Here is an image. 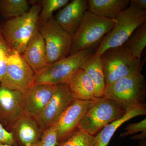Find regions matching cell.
<instances>
[{"mask_svg": "<svg viewBox=\"0 0 146 146\" xmlns=\"http://www.w3.org/2000/svg\"><path fill=\"white\" fill-rule=\"evenodd\" d=\"M146 94L145 79L139 73L106 85L103 97L126 112L146 104Z\"/></svg>", "mask_w": 146, "mask_h": 146, "instance_id": "6da1fadb", "label": "cell"}, {"mask_svg": "<svg viewBox=\"0 0 146 146\" xmlns=\"http://www.w3.org/2000/svg\"><path fill=\"white\" fill-rule=\"evenodd\" d=\"M111 30L103 38L95 52L101 55L106 50L124 44L138 27L146 23V9L130 1L127 8L118 13Z\"/></svg>", "mask_w": 146, "mask_h": 146, "instance_id": "7a4b0ae2", "label": "cell"}, {"mask_svg": "<svg viewBox=\"0 0 146 146\" xmlns=\"http://www.w3.org/2000/svg\"><path fill=\"white\" fill-rule=\"evenodd\" d=\"M41 9L40 3H35L25 15L5 22L2 32L11 51L23 54L37 30Z\"/></svg>", "mask_w": 146, "mask_h": 146, "instance_id": "3957f363", "label": "cell"}, {"mask_svg": "<svg viewBox=\"0 0 146 146\" xmlns=\"http://www.w3.org/2000/svg\"><path fill=\"white\" fill-rule=\"evenodd\" d=\"M114 23V19L101 18L87 11L72 36L70 55L89 48L96 49Z\"/></svg>", "mask_w": 146, "mask_h": 146, "instance_id": "277c9868", "label": "cell"}, {"mask_svg": "<svg viewBox=\"0 0 146 146\" xmlns=\"http://www.w3.org/2000/svg\"><path fill=\"white\" fill-rule=\"evenodd\" d=\"M106 85L127 76L141 73L144 62L133 57L123 45L101 55Z\"/></svg>", "mask_w": 146, "mask_h": 146, "instance_id": "5b68a950", "label": "cell"}, {"mask_svg": "<svg viewBox=\"0 0 146 146\" xmlns=\"http://www.w3.org/2000/svg\"><path fill=\"white\" fill-rule=\"evenodd\" d=\"M95 50L94 48L86 49L48 64L35 73L33 85L68 84L84 61L94 53Z\"/></svg>", "mask_w": 146, "mask_h": 146, "instance_id": "8992f818", "label": "cell"}, {"mask_svg": "<svg viewBox=\"0 0 146 146\" xmlns=\"http://www.w3.org/2000/svg\"><path fill=\"white\" fill-rule=\"evenodd\" d=\"M125 112L103 97L96 98L80 120L77 129L96 136L106 126L121 117Z\"/></svg>", "mask_w": 146, "mask_h": 146, "instance_id": "52a82bcc", "label": "cell"}, {"mask_svg": "<svg viewBox=\"0 0 146 146\" xmlns=\"http://www.w3.org/2000/svg\"><path fill=\"white\" fill-rule=\"evenodd\" d=\"M37 29L44 42L48 65L70 55L72 36L54 18L38 22Z\"/></svg>", "mask_w": 146, "mask_h": 146, "instance_id": "ba28073f", "label": "cell"}, {"mask_svg": "<svg viewBox=\"0 0 146 146\" xmlns=\"http://www.w3.org/2000/svg\"><path fill=\"white\" fill-rule=\"evenodd\" d=\"M35 75L34 71L26 62L22 54L12 51L0 85L23 93L33 85Z\"/></svg>", "mask_w": 146, "mask_h": 146, "instance_id": "9c48e42d", "label": "cell"}, {"mask_svg": "<svg viewBox=\"0 0 146 146\" xmlns=\"http://www.w3.org/2000/svg\"><path fill=\"white\" fill-rule=\"evenodd\" d=\"M94 100L74 99L58 117L52 126L57 133L58 144L66 140L77 129L80 120L91 107Z\"/></svg>", "mask_w": 146, "mask_h": 146, "instance_id": "30bf717a", "label": "cell"}, {"mask_svg": "<svg viewBox=\"0 0 146 146\" xmlns=\"http://www.w3.org/2000/svg\"><path fill=\"white\" fill-rule=\"evenodd\" d=\"M74 100L68 84H58L51 98L36 119L42 130L52 126Z\"/></svg>", "mask_w": 146, "mask_h": 146, "instance_id": "8fae6325", "label": "cell"}, {"mask_svg": "<svg viewBox=\"0 0 146 146\" xmlns=\"http://www.w3.org/2000/svg\"><path fill=\"white\" fill-rule=\"evenodd\" d=\"M57 85L36 84L22 93L24 112L37 119L54 94Z\"/></svg>", "mask_w": 146, "mask_h": 146, "instance_id": "7c38bea8", "label": "cell"}, {"mask_svg": "<svg viewBox=\"0 0 146 146\" xmlns=\"http://www.w3.org/2000/svg\"><path fill=\"white\" fill-rule=\"evenodd\" d=\"M22 93L0 85V122L12 127L23 114Z\"/></svg>", "mask_w": 146, "mask_h": 146, "instance_id": "4fadbf2b", "label": "cell"}, {"mask_svg": "<svg viewBox=\"0 0 146 146\" xmlns=\"http://www.w3.org/2000/svg\"><path fill=\"white\" fill-rule=\"evenodd\" d=\"M88 8L86 0H73L60 9L54 19L64 31L72 36Z\"/></svg>", "mask_w": 146, "mask_h": 146, "instance_id": "5bb4252c", "label": "cell"}, {"mask_svg": "<svg viewBox=\"0 0 146 146\" xmlns=\"http://www.w3.org/2000/svg\"><path fill=\"white\" fill-rule=\"evenodd\" d=\"M13 136L21 146H29L40 141L43 131L34 118L24 112L12 127Z\"/></svg>", "mask_w": 146, "mask_h": 146, "instance_id": "9a60e30c", "label": "cell"}, {"mask_svg": "<svg viewBox=\"0 0 146 146\" xmlns=\"http://www.w3.org/2000/svg\"><path fill=\"white\" fill-rule=\"evenodd\" d=\"M22 56L35 73L48 65L44 42L38 29L29 42Z\"/></svg>", "mask_w": 146, "mask_h": 146, "instance_id": "2e32d148", "label": "cell"}, {"mask_svg": "<svg viewBox=\"0 0 146 146\" xmlns=\"http://www.w3.org/2000/svg\"><path fill=\"white\" fill-rule=\"evenodd\" d=\"M74 99L93 100L95 96V86L91 78L80 68L72 76L68 83Z\"/></svg>", "mask_w": 146, "mask_h": 146, "instance_id": "e0dca14e", "label": "cell"}, {"mask_svg": "<svg viewBox=\"0 0 146 146\" xmlns=\"http://www.w3.org/2000/svg\"><path fill=\"white\" fill-rule=\"evenodd\" d=\"M80 68L88 75L94 82L95 98L103 97L106 83L101 55L94 52L84 61Z\"/></svg>", "mask_w": 146, "mask_h": 146, "instance_id": "ac0fdd59", "label": "cell"}, {"mask_svg": "<svg viewBox=\"0 0 146 146\" xmlns=\"http://www.w3.org/2000/svg\"><path fill=\"white\" fill-rule=\"evenodd\" d=\"M146 104L126 111L121 117L108 124L94 136L95 146H107L115 131L125 122L137 116L146 115Z\"/></svg>", "mask_w": 146, "mask_h": 146, "instance_id": "d6986e66", "label": "cell"}, {"mask_svg": "<svg viewBox=\"0 0 146 146\" xmlns=\"http://www.w3.org/2000/svg\"><path fill=\"white\" fill-rule=\"evenodd\" d=\"M89 11L101 18L115 19L118 13L127 8L129 0H89Z\"/></svg>", "mask_w": 146, "mask_h": 146, "instance_id": "ffe728a7", "label": "cell"}, {"mask_svg": "<svg viewBox=\"0 0 146 146\" xmlns=\"http://www.w3.org/2000/svg\"><path fill=\"white\" fill-rule=\"evenodd\" d=\"M123 45L133 57L141 60L146 46V23L138 27Z\"/></svg>", "mask_w": 146, "mask_h": 146, "instance_id": "44dd1931", "label": "cell"}, {"mask_svg": "<svg viewBox=\"0 0 146 146\" xmlns=\"http://www.w3.org/2000/svg\"><path fill=\"white\" fill-rule=\"evenodd\" d=\"M27 0H0V11L8 19L25 15L30 9Z\"/></svg>", "mask_w": 146, "mask_h": 146, "instance_id": "7402d4cb", "label": "cell"}, {"mask_svg": "<svg viewBox=\"0 0 146 146\" xmlns=\"http://www.w3.org/2000/svg\"><path fill=\"white\" fill-rule=\"evenodd\" d=\"M70 2L69 0H42L38 22H43L53 18L54 12L61 9Z\"/></svg>", "mask_w": 146, "mask_h": 146, "instance_id": "603a6c76", "label": "cell"}, {"mask_svg": "<svg viewBox=\"0 0 146 146\" xmlns=\"http://www.w3.org/2000/svg\"><path fill=\"white\" fill-rule=\"evenodd\" d=\"M58 146H95L94 136L77 129Z\"/></svg>", "mask_w": 146, "mask_h": 146, "instance_id": "cb8c5ba5", "label": "cell"}, {"mask_svg": "<svg viewBox=\"0 0 146 146\" xmlns=\"http://www.w3.org/2000/svg\"><path fill=\"white\" fill-rule=\"evenodd\" d=\"M11 51L0 30V83L5 74L7 60Z\"/></svg>", "mask_w": 146, "mask_h": 146, "instance_id": "d4e9b609", "label": "cell"}, {"mask_svg": "<svg viewBox=\"0 0 146 146\" xmlns=\"http://www.w3.org/2000/svg\"><path fill=\"white\" fill-rule=\"evenodd\" d=\"M40 146H56L58 145L57 134L52 127L43 131L40 139Z\"/></svg>", "mask_w": 146, "mask_h": 146, "instance_id": "484cf974", "label": "cell"}, {"mask_svg": "<svg viewBox=\"0 0 146 146\" xmlns=\"http://www.w3.org/2000/svg\"><path fill=\"white\" fill-rule=\"evenodd\" d=\"M125 132L121 134V137L124 138L129 135H133L138 132L146 133V119H145L136 123H132L128 125L125 129Z\"/></svg>", "mask_w": 146, "mask_h": 146, "instance_id": "4316f807", "label": "cell"}, {"mask_svg": "<svg viewBox=\"0 0 146 146\" xmlns=\"http://www.w3.org/2000/svg\"><path fill=\"white\" fill-rule=\"evenodd\" d=\"M18 146L13 133L7 130L0 122V144Z\"/></svg>", "mask_w": 146, "mask_h": 146, "instance_id": "83f0119b", "label": "cell"}, {"mask_svg": "<svg viewBox=\"0 0 146 146\" xmlns=\"http://www.w3.org/2000/svg\"><path fill=\"white\" fill-rule=\"evenodd\" d=\"M134 3L138 5L139 7L141 8L146 9V0H132Z\"/></svg>", "mask_w": 146, "mask_h": 146, "instance_id": "f1b7e54d", "label": "cell"}, {"mask_svg": "<svg viewBox=\"0 0 146 146\" xmlns=\"http://www.w3.org/2000/svg\"><path fill=\"white\" fill-rule=\"evenodd\" d=\"M146 137V133H142L138 135H135L131 137V139L133 140H144L145 139Z\"/></svg>", "mask_w": 146, "mask_h": 146, "instance_id": "f546056e", "label": "cell"}, {"mask_svg": "<svg viewBox=\"0 0 146 146\" xmlns=\"http://www.w3.org/2000/svg\"><path fill=\"white\" fill-rule=\"evenodd\" d=\"M29 146H40V141L37 142L36 143L33 144V145H31Z\"/></svg>", "mask_w": 146, "mask_h": 146, "instance_id": "4dcf8cb0", "label": "cell"}, {"mask_svg": "<svg viewBox=\"0 0 146 146\" xmlns=\"http://www.w3.org/2000/svg\"><path fill=\"white\" fill-rule=\"evenodd\" d=\"M0 146H13L10 145H7V144H0Z\"/></svg>", "mask_w": 146, "mask_h": 146, "instance_id": "1f68e13d", "label": "cell"}, {"mask_svg": "<svg viewBox=\"0 0 146 146\" xmlns=\"http://www.w3.org/2000/svg\"><path fill=\"white\" fill-rule=\"evenodd\" d=\"M1 29V25H0V30Z\"/></svg>", "mask_w": 146, "mask_h": 146, "instance_id": "d6a6232c", "label": "cell"}]
</instances>
